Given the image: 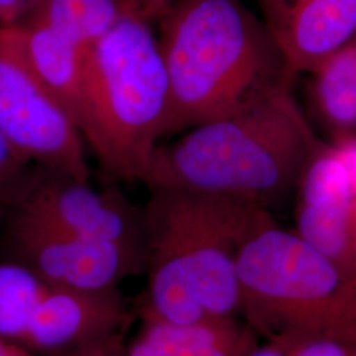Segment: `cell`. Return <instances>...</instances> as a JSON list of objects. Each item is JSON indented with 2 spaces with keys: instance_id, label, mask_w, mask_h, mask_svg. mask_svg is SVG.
Masks as SVG:
<instances>
[{
  "instance_id": "7402d4cb",
  "label": "cell",
  "mask_w": 356,
  "mask_h": 356,
  "mask_svg": "<svg viewBox=\"0 0 356 356\" xmlns=\"http://www.w3.org/2000/svg\"><path fill=\"white\" fill-rule=\"evenodd\" d=\"M141 17L152 22L173 0H134Z\"/></svg>"
},
{
  "instance_id": "4fadbf2b",
  "label": "cell",
  "mask_w": 356,
  "mask_h": 356,
  "mask_svg": "<svg viewBox=\"0 0 356 356\" xmlns=\"http://www.w3.org/2000/svg\"><path fill=\"white\" fill-rule=\"evenodd\" d=\"M259 337L239 318L209 319L178 326L141 318L126 356H245Z\"/></svg>"
},
{
  "instance_id": "7a4b0ae2",
  "label": "cell",
  "mask_w": 356,
  "mask_h": 356,
  "mask_svg": "<svg viewBox=\"0 0 356 356\" xmlns=\"http://www.w3.org/2000/svg\"><path fill=\"white\" fill-rule=\"evenodd\" d=\"M269 210L182 189H151L144 204L147 289L141 318L188 326L241 318L238 254Z\"/></svg>"
},
{
  "instance_id": "e0dca14e",
  "label": "cell",
  "mask_w": 356,
  "mask_h": 356,
  "mask_svg": "<svg viewBox=\"0 0 356 356\" xmlns=\"http://www.w3.org/2000/svg\"><path fill=\"white\" fill-rule=\"evenodd\" d=\"M32 168L16 154L0 131V219L7 216Z\"/></svg>"
},
{
  "instance_id": "ba28073f",
  "label": "cell",
  "mask_w": 356,
  "mask_h": 356,
  "mask_svg": "<svg viewBox=\"0 0 356 356\" xmlns=\"http://www.w3.org/2000/svg\"><path fill=\"white\" fill-rule=\"evenodd\" d=\"M13 207L76 235L145 254L144 206L131 202L115 184L97 191L90 181L33 165Z\"/></svg>"
},
{
  "instance_id": "9a60e30c",
  "label": "cell",
  "mask_w": 356,
  "mask_h": 356,
  "mask_svg": "<svg viewBox=\"0 0 356 356\" xmlns=\"http://www.w3.org/2000/svg\"><path fill=\"white\" fill-rule=\"evenodd\" d=\"M129 16H139L134 0H45L28 22L51 26L85 49Z\"/></svg>"
},
{
  "instance_id": "2e32d148",
  "label": "cell",
  "mask_w": 356,
  "mask_h": 356,
  "mask_svg": "<svg viewBox=\"0 0 356 356\" xmlns=\"http://www.w3.org/2000/svg\"><path fill=\"white\" fill-rule=\"evenodd\" d=\"M49 285L13 260H0V339L22 346L40 300Z\"/></svg>"
},
{
  "instance_id": "ffe728a7",
  "label": "cell",
  "mask_w": 356,
  "mask_h": 356,
  "mask_svg": "<svg viewBox=\"0 0 356 356\" xmlns=\"http://www.w3.org/2000/svg\"><path fill=\"white\" fill-rule=\"evenodd\" d=\"M63 356H126L123 334L115 335L98 343L90 344L88 347Z\"/></svg>"
},
{
  "instance_id": "603a6c76",
  "label": "cell",
  "mask_w": 356,
  "mask_h": 356,
  "mask_svg": "<svg viewBox=\"0 0 356 356\" xmlns=\"http://www.w3.org/2000/svg\"><path fill=\"white\" fill-rule=\"evenodd\" d=\"M0 356H36L19 344L0 339Z\"/></svg>"
},
{
  "instance_id": "52a82bcc",
  "label": "cell",
  "mask_w": 356,
  "mask_h": 356,
  "mask_svg": "<svg viewBox=\"0 0 356 356\" xmlns=\"http://www.w3.org/2000/svg\"><path fill=\"white\" fill-rule=\"evenodd\" d=\"M0 131L28 164L90 181L85 139L74 119L1 42Z\"/></svg>"
},
{
  "instance_id": "8fae6325",
  "label": "cell",
  "mask_w": 356,
  "mask_h": 356,
  "mask_svg": "<svg viewBox=\"0 0 356 356\" xmlns=\"http://www.w3.org/2000/svg\"><path fill=\"white\" fill-rule=\"evenodd\" d=\"M289 63L312 73L356 33V0H256Z\"/></svg>"
},
{
  "instance_id": "277c9868",
  "label": "cell",
  "mask_w": 356,
  "mask_h": 356,
  "mask_svg": "<svg viewBox=\"0 0 356 356\" xmlns=\"http://www.w3.org/2000/svg\"><path fill=\"white\" fill-rule=\"evenodd\" d=\"M151 23L129 16L83 49L79 131L113 184H141L164 138L169 81Z\"/></svg>"
},
{
  "instance_id": "5bb4252c",
  "label": "cell",
  "mask_w": 356,
  "mask_h": 356,
  "mask_svg": "<svg viewBox=\"0 0 356 356\" xmlns=\"http://www.w3.org/2000/svg\"><path fill=\"white\" fill-rule=\"evenodd\" d=\"M313 101L321 120L337 138L356 128V33L312 72Z\"/></svg>"
},
{
  "instance_id": "8992f818",
  "label": "cell",
  "mask_w": 356,
  "mask_h": 356,
  "mask_svg": "<svg viewBox=\"0 0 356 356\" xmlns=\"http://www.w3.org/2000/svg\"><path fill=\"white\" fill-rule=\"evenodd\" d=\"M4 219V259L54 288L108 291L144 272L145 254L138 250L76 235L15 207Z\"/></svg>"
},
{
  "instance_id": "7c38bea8",
  "label": "cell",
  "mask_w": 356,
  "mask_h": 356,
  "mask_svg": "<svg viewBox=\"0 0 356 356\" xmlns=\"http://www.w3.org/2000/svg\"><path fill=\"white\" fill-rule=\"evenodd\" d=\"M0 42L64 106L79 128L83 47L38 22L0 26Z\"/></svg>"
},
{
  "instance_id": "ac0fdd59",
  "label": "cell",
  "mask_w": 356,
  "mask_h": 356,
  "mask_svg": "<svg viewBox=\"0 0 356 356\" xmlns=\"http://www.w3.org/2000/svg\"><path fill=\"white\" fill-rule=\"evenodd\" d=\"M281 337L289 342V356H356V341L342 337L329 334Z\"/></svg>"
},
{
  "instance_id": "d6986e66",
  "label": "cell",
  "mask_w": 356,
  "mask_h": 356,
  "mask_svg": "<svg viewBox=\"0 0 356 356\" xmlns=\"http://www.w3.org/2000/svg\"><path fill=\"white\" fill-rule=\"evenodd\" d=\"M45 0H0V26L28 22Z\"/></svg>"
},
{
  "instance_id": "6da1fadb",
  "label": "cell",
  "mask_w": 356,
  "mask_h": 356,
  "mask_svg": "<svg viewBox=\"0 0 356 356\" xmlns=\"http://www.w3.org/2000/svg\"><path fill=\"white\" fill-rule=\"evenodd\" d=\"M156 20L169 81L164 138L292 92L298 74L242 0H173Z\"/></svg>"
},
{
  "instance_id": "9c48e42d",
  "label": "cell",
  "mask_w": 356,
  "mask_h": 356,
  "mask_svg": "<svg viewBox=\"0 0 356 356\" xmlns=\"http://www.w3.org/2000/svg\"><path fill=\"white\" fill-rule=\"evenodd\" d=\"M296 232L356 273V135L322 141L296 189Z\"/></svg>"
},
{
  "instance_id": "30bf717a",
  "label": "cell",
  "mask_w": 356,
  "mask_h": 356,
  "mask_svg": "<svg viewBox=\"0 0 356 356\" xmlns=\"http://www.w3.org/2000/svg\"><path fill=\"white\" fill-rule=\"evenodd\" d=\"M129 310L116 289H47L29 322L22 347L36 356H63L123 334Z\"/></svg>"
},
{
  "instance_id": "3957f363",
  "label": "cell",
  "mask_w": 356,
  "mask_h": 356,
  "mask_svg": "<svg viewBox=\"0 0 356 356\" xmlns=\"http://www.w3.org/2000/svg\"><path fill=\"white\" fill-rule=\"evenodd\" d=\"M322 141L292 92L160 143L141 184L239 200L272 211L296 193Z\"/></svg>"
},
{
  "instance_id": "44dd1931",
  "label": "cell",
  "mask_w": 356,
  "mask_h": 356,
  "mask_svg": "<svg viewBox=\"0 0 356 356\" xmlns=\"http://www.w3.org/2000/svg\"><path fill=\"white\" fill-rule=\"evenodd\" d=\"M245 356H289V342L285 337L264 339V343H259Z\"/></svg>"
},
{
  "instance_id": "5b68a950",
  "label": "cell",
  "mask_w": 356,
  "mask_h": 356,
  "mask_svg": "<svg viewBox=\"0 0 356 356\" xmlns=\"http://www.w3.org/2000/svg\"><path fill=\"white\" fill-rule=\"evenodd\" d=\"M241 318L260 338L329 334L356 341V273L269 213L238 254Z\"/></svg>"
},
{
  "instance_id": "cb8c5ba5",
  "label": "cell",
  "mask_w": 356,
  "mask_h": 356,
  "mask_svg": "<svg viewBox=\"0 0 356 356\" xmlns=\"http://www.w3.org/2000/svg\"><path fill=\"white\" fill-rule=\"evenodd\" d=\"M353 236H354V250H355V257H356V204H355V213H354V227H353Z\"/></svg>"
}]
</instances>
